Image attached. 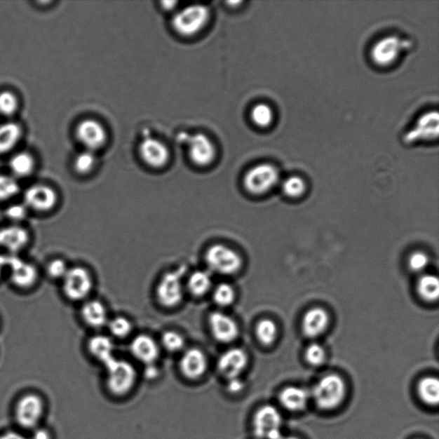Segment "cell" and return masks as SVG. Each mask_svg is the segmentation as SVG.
I'll return each mask as SVG.
<instances>
[{"label":"cell","mask_w":439,"mask_h":439,"mask_svg":"<svg viewBox=\"0 0 439 439\" xmlns=\"http://www.w3.org/2000/svg\"><path fill=\"white\" fill-rule=\"evenodd\" d=\"M96 163V156L94 151L86 149V151L81 152L75 160V168L79 173H90Z\"/></svg>","instance_id":"74e56055"},{"label":"cell","mask_w":439,"mask_h":439,"mask_svg":"<svg viewBox=\"0 0 439 439\" xmlns=\"http://www.w3.org/2000/svg\"><path fill=\"white\" fill-rule=\"evenodd\" d=\"M18 107V101L16 95L9 91L0 94V113L6 116H11L16 113Z\"/></svg>","instance_id":"f35d334b"},{"label":"cell","mask_w":439,"mask_h":439,"mask_svg":"<svg viewBox=\"0 0 439 439\" xmlns=\"http://www.w3.org/2000/svg\"><path fill=\"white\" fill-rule=\"evenodd\" d=\"M411 41L396 36L382 38L372 46L371 58L379 67H389L395 63L403 52L411 48Z\"/></svg>","instance_id":"5b68a950"},{"label":"cell","mask_w":439,"mask_h":439,"mask_svg":"<svg viewBox=\"0 0 439 439\" xmlns=\"http://www.w3.org/2000/svg\"><path fill=\"white\" fill-rule=\"evenodd\" d=\"M177 140L180 144H184L187 146L189 156L194 164L204 167L214 161L215 145L206 135L180 133Z\"/></svg>","instance_id":"8992f818"},{"label":"cell","mask_w":439,"mask_h":439,"mask_svg":"<svg viewBox=\"0 0 439 439\" xmlns=\"http://www.w3.org/2000/svg\"><path fill=\"white\" fill-rule=\"evenodd\" d=\"M306 183L298 176H292L284 181L283 190L284 194L290 198H298L306 191Z\"/></svg>","instance_id":"d590c367"},{"label":"cell","mask_w":439,"mask_h":439,"mask_svg":"<svg viewBox=\"0 0 439 439\" xmlns=\"http://www.w3.org/2000/svg\"><path fill=\"white\" fill-rule=\"evenodd\" d=\"M140 153L144 163L155 168H163L168 163L170 156L167 146L151 136L145 137L142 141Z\"/></svg>","instance_id":"2e32d148"},{"label":"cell","mask_w":439,"mask_h":439,"mask_svg":"<svg viewBox=\"0 0 439 439\" xmlns=\"http://www.w3.org/2000/svg\"><path fill=\"white\" fill-rule=\"evenodd\" d=\"M93 288L90 272L83 267L69 269L64 276V292L67 297L78 302L86 299Z\"/></svg>","instance_id":"8fae6325"},{"label":"cell","mask_w":439,"mask_h":439,"mask_svg":"<svg viewBox=\"0 0 439 439\" xmlns=\"http://www.w3.org/2000/svg\"><path fill=\"white\" fill-rule=\"evenodd\" d=\"M109 330L114 337L124 338L132 333L133 325L128 318L125 317L114 318L109 323Z\"/></svg>","instance_id":"e575fe53"},{"label":"cell","mask_w":439,"mask_h":439,"mask_svg":"<svg viewBox=\"0 0 439 439\" xmlns=\"http://www.w3.org/2000/svg\"><path fill=\"white\" fill-rule=\"evenodd\" d=\"M6 215L7 217L14 219V221H21L27 215L26 206L22 205V204H14L7 209Z\"/></svg>","instance_id":"7bdbcfd3"},{"label":"cell","mask_w":439,"mask_h":439,"mask_svg":"<svg viewBox=\"0 0 439 439\" xmlns=\"http://www.w3.org/2000/svg\"><path fill=\"white\" fill-rule=\"evenodd\" d=\"M104 367L107 373V388L114 395H126L132 390L137 380V372L132 364L114 357Z\"/></svg>","instance_id":"7a4b0ae2"},{"label":"cell","mask_w":439,"mask_h":439,"mask_svg":"<svg viewBox=\"0 0 439 439\" xmlns=\"http://www.w3.org/2000/svg\"><path fill=\"white\" fill-rule=\"evenodd\" d=\"M187 290L195 297H201L211 290L212 278L209 272L196 271L187 280Z\"/></svg>","instance_id":"4316f807"},{"label":"cell","mask_w":439,"mask_h":439,"mask_svg":"<svg viewBox=\"0 0 439 439\" xmlns=\"http://www.w3.org/2000/svg\"><path fill=\"white\" fill-rule=\"evenodd\" d=\"M346 386L342 377L330 374L318 381L315 385L313 395L318 407L330 410L340 405L344 398Z\"/></svg>","instance_id":"277c9868"},{"label":"cell","mask_w":439,"mask_h":439,"mask_svg":"<svg viewBox=\"0 0 439 439\" xmlns=\"http://www.w3.org/2000/svg\"><path fill=\"white\" fill-rule=\"evenodd\" d=\"M22 136L21 126L15 122L0 126V154L9 152L16 147Z\"/></svg>","instance_id":"484cf974"},{"label":"cell","mask_w":439,"mask_h":439,"mask_svg":"<svg viewBox=\"0 0 439 439\" xmlns=\"http://www.w3.org/2000/svg\"><path fill=\"white\" fill-rule=\"evenodd\" d=\"M429 264V259L426 254L421 252L412 254L408 260V265L412 271L421 272L427 267Z\"/></svg>","instance_id":"60d3db41"},{"label":"cell","mask_w":439,"mask_h":439,"mask_svg":"<svg viewBox=\"0 0 439 439\" xmlns=\"http://www.w3.org/2000/svg\"><path fill=\"white\" fill-rule=\"evenodd\" d=\"M183 269L166 273L156 288V298L161 306L173 308L184 298Z\"/></svg>","instance_id":"52a82bcc"},{"label":"cell","mask_w":439,"mask_h":439,"mask_svg":"<svg viewBox=\"0 0 439 439\" xmlns=\"http://www.w3.org/2000/svg\"><path fill=\"white\" fill-rule=\"evenodd\" d=\"M30 439H52V435L48 430L36 427L34 429L32 437Z\"/></svg>","instance_id":"f6af8a7d"},{"label":"cell","mask_w":439,"mask_h":439,"mask_svg":"<svg viewBox=\"0 0 439 439\" xmlns=\"http://www.w3.org/2000/svg\"><path fill=\"white\" fill-rule=\"evenodd\" d=\"M277 329L274 322L263 319L257 323L256 334L259 340L264 345H271L275 341Z\"/></svg>","instance_id":"d6a6232c"},{"label":"cell","mask_w":439,"mask_h":439,"mask_svg":"<svg viewBox=\"0 0 439 439\" xmlns=\"http://www.w3.org/2000/svg\"><path fill=\"white\" fill-rule=\"evenodd\" d=\"M308 400H309V396L307 391L299 387L285 388L280 394L281 403L286 410L290 411L303 410L307 405Z\"/></svg>","instance_id":"603a6c76"},{"label":"cell","mask_w":439,"mask_h":439,"mask_svg":"<svg viewBox=\"0 0 439 439\" xmlns=\"http://www.w3.org/2000/svg\"><path fill=\"white\" fill-rule=\"evenodd\" d=\"M209 326L212 336L221 344L234 342L240 333L236 321L221 311H214L210 315Z\"/></svg>","instance_id":"4fadbf2b"},{"label":"cell","mask_w":439,"mask_h":439,"mask_svg":"<svg viewBox=\"0 0 439 439\" xmlns=\"http://www.w3.org/2000/svg\"><path fill=\"white\" fill-rule=\"evenodd\" d=\"M439 133V115L437 111H430L417 119L413 128L403 136L407 144L421 141L437 140Z\"/></svg>","instance_id":"7c38bea8"},{"label":"cell","mask_w":439,"mask_h":439,"mask_svg":"<svg viewBox=\"0 0 439 439\" xmlns=\"http://www.w3.org/2000/svg\"><path fill=\"white\" fill-rule=\"evenodd\" d=\"M282 439H299V438H295V437H288V438H283Z\"/></svg>","instance_id":"f907efd6"},{"label":"cell","mask_w":439,"mask_h":439,"mask_svg":"<svg viewBox=\"0 0 439 439\" xmlns=\"http://www.w3.org/2000/svg\"><path fill=\"white\" fill-rule=\"evenodd\" d=\"M130 352L146 365L155 364L159 357V348L155 340L147 335H140L130 344Z\"/></svg>","instance_id":"ffe728a7"},{"label":"cell","mask_w":439,"mask_h":439,"mask_svg":"<svg viewBox=\"0 0 439 439\" xmlns=\"http://www.w3.org/2000/svg\"><path fill=\"white\" fill-rule=\"evenodd\" d=\"M248 354L241 349H231L219 358L218 371L226 379H238L248 367Z\"/></svg>","instance_id":"5bb4252c"},{"label":"cell","mask_w":439,"mask_h":439,"mask_svg":"<svg viewBox=\"0 0 439 439\" xmlns=\"http://www.w3.org/2000/svg\"><path fill=\"white\" fill-rule=\"evenodd\" d=\"M88 351L95 359L101 361L103 365L107 363L114 358V344L109 337L106 336H95L88 342Z\"/></svg>","instance_id":"d4e9b609"},{"label":"cell","mask_w":439,"mask_h":439,"mask_svg":"<svg viewBox=\"0 0 439 439\" xmlns=\"http://www.w3.org/2000/svg\"><path fill=\"white\" fill-rule=\"evenodd\" d=\"M0 439H29L24 435L17 433V431H6V433L0 435Z\"/></svg>","instance_id":"7dc6e473"},{"label":"cell","mask_w":439,"mask_h":439,"mask_svg":"<svg viewBox=\"0 0 439 439\" xmlns=\"http://www.w3.org/2000/svg\"><path fill=\"white\" fill-rule=\"evenodd\" d=\"M251 117L255 125L259 127H267L271 125L274 119V113L267 104H257L251 112Z\"/></svg>","instance_id":"1f68e13d"},{"label":"cell","mask_w":439,"mask_h":439,"mask_svg":"<svg viewBox=\"0 0 439 439\" xmlns=\"http://www.w3.org/2000/svg\"><path fill=\"white\" fill-rule=\"evenodd\" d=\"M306 359L308 363L313 365H319L323 363L325 359V352L320 345L311 344L308 346L306 352Z\"/></svg>","instance_id":"ab89813d"},{"label":"cell","mask_w":439,"mask_h":439,"mask_svg":"<svg viewBox=\"0 0 439 439\" xmlns=\"http://www.w3.org/2000/svg\"><path fill=\"white\" fill-rule=\"evenodd\" d=\"M207 367L206 356L198 349L187 350L180 362V371L188 379H200L205 373Z\"/></svg>","instance_id":"e0dca14e"},{"label":"cell","mask_w":439,"mask_h":439,"mask_svg":"<svg viewBox=\"0 0 439 439\" xmlns=\"http://www.w3.org/2000/svg\"><path fill=\"white\" fill-rule=\"evenodd\" d=\"M19 184L13 176L0 175V200H7L16 196Z\"/></svg>","instance_id":"8d00e7d4"},{"label":"cell","mask_w":439,"mask_h":439,"mask_svg":"<svg viewBox=\"0 0 439 439\" xmlns=\"http://www.w3.org/2000/svg\"><path fill=\"white\" fill-rule=\"evenodd\" d=\"M76 137L84 147L91 151H95L105 144L107 140L106 130L101 123L94 119H86L76 127Z\"/></svg>","instance_id":"9a60e30c"},{"label":"cell","mask_w":439,"mask_h":439,"mask_svg":"<svg viewBox=\"0 0 439 439\" xmlns=\"http://www.w3.org/2000/svg\"><path fill=\"white\" fill-rule=\"evenodd\" d=\"M279 180V171L272 164H259L250 169L244 178V186L250 194H266Z\"/></svg>","instance_id":"ba28073f"},{"label":"cell","mask_w":439,"mask_h":439,"mask_svg":"<svg viewBox=\"0 0 439 439\" xmlns=\"http://www.w3.org/2000/svg\"><path fill=\"white\" fill-rule=\"evenodd\" d=\"M158 373H159V370H158L155 364L146 365L145 375L149 379H156Z\"/></svg>","instance_id":"bcb514c9"},{"label":"cell","mask_w":439,"mask_h":439,"mask_svg":"<svg viewBox=\"0 0 439 439\" xmlns=\"http://www.w3.org/2000/svg\"><path fill=\"white\" fill-rule=\"evenodd\" d=\"M329 325V316L321 308L308 311L303 319V331L308 337H317Z\"/></svg>","instance_id":"44dd1931"},{"label":"cell","mask_w":439,"mask_h":439,"mask_svg":"<svg viewBox=\"0 0 439 439\" xmlns=\"http://www.w3.org/2000/svg\"><path fill=\"white\" fill-rule=\"evenodd\" d=\"M418 292L424 299L433 302L438 298L439 282L437 276L426 275L419 279Z\"/></svg>","instance_id":"f546056e"},{"label":"cell","mask_w":439,"mask_h":439,"mask_svg":"<svg viewBox=\"0 0 439 439\" xmlns=\"http://www.w3.org/2000/svg\"><path fill=\"white\" fill-rule=\"evenodd\" d=\"M25 201L27 206L34 210L48 211L55 206L57 194L51 187L36 184L25 191Z\"/></svg>","instance_id":"ac0fdd59"},{"label":"cell","mask_w":439,"mask_h":439,"mask_svg":"<svg viewBox=\"0 0 439 439\" xmlns=\"http://www.w3.org/2000/svg\"><path fill=\"white\" fill-rule=\"evenodd\" d=\"M419 395L421 398L430 405H437L439 400V383L436 377H425L419 382Z\"/></svg>","instance_id":"83f0119b"},{"label":"cell","mask_w":439,"mask_h":439,"mask_svg":"<svg viewBox=\"0 0 439 439\" xmlns=\"http://www.w3.org/2000/svg\"><path fill=\"white\" fill-rule=\"evenodd\" d=\"M33 157L28 153H18L11 158L10 168L18 177L29 176L34 169Z\"/></svg>","instance_id":"f1b7e54d"},{"label":"cell","mask_w":439,"mask_h":439,"mask_svg":"<svg viewBox=\"0 0 439 439\" xmlns=\"http://www.w3.org/2000/svg\"><path fill=\"white\" fill-rule=\"evenodd\" d=\"M204 259L212 272L222 276L236 274L243 264L238 252L222 244L210 246L204 255Z\"/></svg>","instance_id":"6da1fadb"},{"label":"cell","mask_w":439,"mask_h":439,"mask_svg":"<svg viewBox=\"0 0 439 439\" xmlns=\"http://www.w3.org/2000/svg\"><path fill=\"white\" fill-rule=\"evenodd\" d=\"M163 4H165V5H168V6L166 7V9H172L173 6L175 5L176 2H163Z\"/></svg>","instance_id":"681fc988"},{"label":"cell","mask_w":439,"mask_h":439,"mask_svg":"<svg viewBox=\"0 0 439 439\" xmlns=\"http://www.w3.org/2000/svg\"><path fill=\"white\" fill-rule=\"evenodd\" d=\"M161 344L168 352L176 353L183 349L186 342L182 335L175 330H168L161 337Z\"/></svg>","instance_id":"836d02e7"},{"label":"cell","mask_w":439,"mask_h":439,"mask_svg":"<svg viewBox=\"0 0 439 439\" xmlns=\"http://www.w3.org/2000/svg\"><path fill=\"white\" fill-rule=\"evenodd\" d=\"M209 18V7L203 5L190 6L173 16L172 25L180 36H191L201 32Z\"/></svg>","instance_id":"3957f363"},{"label":"cell","mask_w":439,"mask_h":439,"mask_svg":"<svg viewBox=\"0 0 439 439\" xmlns=\"http://www.w3.org/2000/svg\"><path fill=\"white\" fill-rule=\"evenodd\" d=\"M282 415L275 407H262L254 416V434L260 439H282Z\"/></svg>","instance_id":"30bf717a"},{"label":"cell","mask_w":439,"mask_h":439,"mask_svg":"<svg viewBox=\"0 0 439 439\" xmlns=\"http://www.w3.org/2000/svg\"><path fill=\"white\" fill-rule=\"evenodd\" d=\"M45 404L41 396L27 394L22 396L15 407V418L25 429H34L39 426L44 414Z\"/></svg>","instance_id":"9c48e42d"},{"label":"cell","mask_w":439,"mask_h":439,"mask_svg":"<svg viewBox=\"0 0 439 439\" xmlns=\"http://www.w3.org/2000/svg\"><path fill=\"white\" fill-rule=\"evenodd\" d=\"M228 390L231 393H238L243 390L244 384L238 379L228 380Z\"/></svg>","instance_id":"ee69618b"},{"label":"cell","mask_w":439,"mask_h":439,"mask_svg":"<svg viewBox=\"0 0 439 439\" xmlns=\"http://www.w3.org/2000/svg\"><path fill=\"white\" fill-rule=\"evenodd\" d=\"M68 269L67 264H65L63 260L56 259L50 263L48 271L49 276L53 277V278H64Z\"/></svg>","instance_id":"b9f144b4"},{"label":"cell","mask_w":439,"mask_h":439,"mask_svg":"<svg viewBox=\"0 0 439 439\" xmlns=\"http://www.w3.org/2000/svg\"><path fill=\"white\" fill-rule=\"evenodd\" d=\"M29 234L25 229L10 226L0 229V245L11 252H17L26 245Z\"/></svg>","instance_id":"7402d4cb"},{"label":"cell","mask_w":439,"mask_h":439,"mask_svg":"<svg viewBox=\"0 0 439 439\" xmlns=\"http://www.w3.org/2000/svg\"><path fill=\"white\" fill-rule=\"evenodd\" d=\"M6 266L11 269V278L20 288H29L36 283L37 271L34 265L16 256L6 257Z\"/></svg>","instance_id":"d6986e66"},{"label":"cell","mask_w":439,"mask_h":439,"mask_svg":"<svg viewBox=\"0 0 439 439\" xmlns=\"http://www.w3.org/2000/svg\"><path fill=\"white\" fill-rule=\"evenodd\" d=\"M6 266V257L0 255V275H1V272L3 269Z\"/></svg>","instance_id":"c3c4849f"},{"label":"cell","mask_w":439,"mask_h":439,"mask_svg":"<svg viewBox=\"0 0 439 439\" xmlns=\"http://www.w3.org/2000/svg\"><path fill=\"white\" fill-rule=\"evenodd\" d=\"M236 290L229 283H219L215 288L213 299L217 306L227 307L232 305L236 299Z\"/></svg>","instance_id":"4dcf8cb0"},{"label":"cell","mask_w":439,"mask_h":439,"mask_svg":"<svg viewBox=\"0 0 439 439\" xmlns=\"http://www.w3.org/2000/svg\"><path fill=\"white\" fill-rule=\"evenodd\" d=\"M82 318L88 325L102 328L107 323V311L99 300H90L82 308Z\"/></svg>","instance_id":"cb8c5ba5"}]
</instances>
